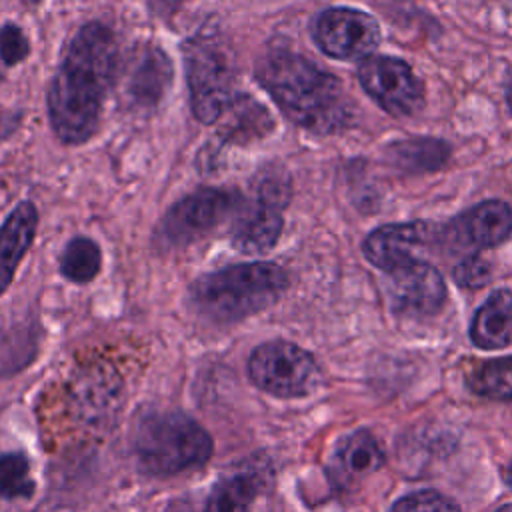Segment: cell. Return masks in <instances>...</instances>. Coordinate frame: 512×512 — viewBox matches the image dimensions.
I'll list each match as a JSON object with an SVG mask.
<instances>
[{
	"label": "cell",
	"instance_id": "1",
	"mask_svg": "<svg viewBox=\"0 0 512 512\" xmlns=\"http://www.w3.org/2000/svg\"><path fill=\"white\" fill-rule=\"evenodd\" d=\"M114 32L102 22L82 24L68 40L50 80L46 108L52 132L66 146L90 140L102 118V106L118 66Z\"/></svg>",
	"mask_w": 512,
	"mask_h": 512
},
{
	"label": "cell",
	"instance_id": "2",
	"mask_svg": "<svg viewBox=\"0 0 512 512\" xmlns=\"http://www.w3.org/2000/svg\"><path fill=\"white\" fill-rule=\"evenodd\" d=\"M254 76L280 112L308 132L332 134L352 120L342 82L286 46L266 48L256 60Z\"/></svg>",
	"mask_w": 512,
	"mask_h": 512
},
{
	"label": "cell",
	"instance_id": "3",
	"mask_svg": "<svg viewBox=\"0 0 512 512\" xmlns=\"http://www.w3.org/2000/svg\"><path fill=\"white\" fill-rule=\"evenodd\" d=\"M288 282V272L274 262L232 264L196 278L188 304L210 322L232 324L272 306Z\"/></svg>",
	"mask_w": 512,
	"mask_h": 512
},
{
	"label": "cell",
	"instance_id": "4",
	"mask_svg": "<svg viewBox=\"0 0 512 512\" xmlns=\"http://www.w3.org/2000/svg\"><path fill=\"white\" fill-rule=\"evenodd\" d=\"M212 438L192 416L178 410L142 414L132 430V450L152 476H174L198 468L212 456Z\"/></svg>",
	"mask_w": 512,
	"mask_h": 512
},
{
	"label": "cell",
	"instance_id": "5",
	"mask_svg": "<svg viewBox=\"0 0 512 512\" xmlns=\"http://www.w3.org/2000/svg\"><path fill=\"white\" fill-rule=\"evenodd\" d=\"M190 110L202 124H216L234 100L236 60L218 32H198L182 48Z\"/></svg>",
	"mask_w": 512,
	"mask_h": 512
},
{
	"label": "cell",
	"instance_id": "6",
	"mask_svg": "<svg viewBox=\"0 0 512 512\" xmlns=\"http://www.w3.org/2000/svg\"><path fill=\"white\" fill-rule=\"evenodd\" d=\"M292 186L284 168H264L252 184L248 198L242 196L232 214L230 240L236 250L258 256L272 250L284 228V210Z\"/></svg>",
	"mask_w": 512,
	"mask_h": 512
},
{
	"label": "cell",
	"instance_id": "7",
	"mask_svg": "<svg viewBox=\"0 0 512 512\" xmlns=\"http://www.w3.org/2000/svg\"><path fill=\"white\" fill-rule=\"evenodd\" d=\"M248 378L276 398H304L318 390L322 372L316 358L288 340H268L248 358Z\"/></svg>",
	"mask_w": 512,
	"mask_h": 512
},
{
	"label": "cell",
	"instance_id": "8",
	"mask_svg": "<svg viewBox=\"0 0 512 512\" xmlns=\"http://www.w3.org/2000/svg\"><path fill=\"white\" fill-rule=\"evenodd\" d=\"M242 196L234 190L200 188L174 202L154 228L158 250H178L200 240L232 216Z\"/></svg>",
	"mask_w": 512,
	"mask_h": 512
},
{
	"label": "cell",
	"instance_id": "9",
	"mask_svg": "<svg viewBox=\"0 0 512 512\" xmlns=\"http://www.w3.org/2000/svg\"><path fill=\"white\" fill-rule=\"evenodd\" d=\"M364 92L396 118L414 116L424 106V84L414 70L392 56H368L358 64Z\"/></svg>",
	"mask_w": 512,
	"mask_h": 512
},
{
	"label": "cell",
	"instance_id": "10",
	"mask_svg": "<svg viewBox=\"0 0 512 512\" xmlns=\"http://www.w3.org/2000/svg\"><path fill=\"white\" fill-rule=\"evenodd\" d=\"M316 46L332 58L356 60L368 58L380 44V24L368 12L334 6L322 10L312 24Z\"/></svg>",
	"mask_w": 512,
	"mask_h": 512
},
{
	"label": "cell",
	"instance_id": "11",
	"mask_svg": "<svg viewBox=\"0 0 512 512\" xmlns=\"http://www.w3.org/2000/svg\"><path fill=\"white\" fill-rule=\"evenodd\" d=\"M388 296L394 312L402 316H432L446 302L442 274L424 260H414L388 272Z\"/></svg>",
	"mask_w": 512,
	"mask_h": 512
},
{
	"label": "cell",
	"instance_id": "12",
	"mask_svg": "<svg viewBox=\"0 0 512 512\" xmlns=\"http://www.w3.org/2000/svg\"><path fill=\"white\" fill-rule=\"evenodd\" d=\"M70 394L78 420L88 428L104 430L122 408V378L112 368L90 366L74 378Z\"/></svg>",
	"mask_w": 512,
	"mask_h": 512
},
{
	"label": "cell",
	"instance_id": "13",
	"mask_svg": "<svg viewBox=\"0 0 512 512\" xmlns=\"http://www.w3.org/2000/svg\"><path fill=\"white\" fill-rule=\"evenodd\" d=\"M426 234L428 228L424 222L384 224L364 238L362 252L372 266L388 274L418 260L416 250L426 244Z\"/></svg>",
	"mask_w": 512,
	"mask_h": 512
},
{
	"label": "cell",
	"instance_id": "14",
	"mask_svg": "<svg viewBox=\"0 0 512 512\" xmlns=\"http://www.w3.org/2000/svg\"><path fill=\"white\" fill-rule=\"evenodd\" d=\"M172 80V64L158 46L138 48L124 68V94L138 108H154Z\"/></svg>",
	"mask_w": 512,
	"mask_h": 512
},
{
	"label": "cell",
	"instance_id": "15",
	"mask_svg": "<svg viewBox=\"0 0 512 512\" xmlns=\"http://www.w3.org/2000/svg\"><path fill=\"white\" fill-rule=\"evenodd\" d=\"M450 232L464 246L494 248L512 234V208L504 200H484L458 214Z\"/></svg>",
	"mask_w": 512,
	"mask_h": 512
},
{
	"label": "cell",
	"instance_id": "16",
	"mask_svg": "<svg viewBox=\"0 0 512 512\" xmlns=\"http://www.w3.org/2000/svg\"><path fill=\"white\" fill-rule=\"evenodd\" d=\"M382 466L384 450L376 436L370 430H356L338 442L330 464V476L338 486L350 488Z\"/></svg>",
	"mask_w": 512,
	"mask_h": 512
},
{
	"label": "cell",
	"instance_id": "17",
	"mask_svg": "<svg viewBox=\"0 0 512 512\" xmlns=\"http://www.w3.org/2000/svg\"><path fill=\"white\" fill-rule=\"evenodd\" d=\"M38 230V210L32 200L18 202L0 224V294L12 284L14 274L28 254Z\"/></svg>",
	"mask_w": 512,
	"mask_h": 512
},
{
	"label": "cell",
	"instance_id": "18",
	"mask_svg": "<svg viewBox=\"0 0 512 512\" xmlns=\"http://www.w3.org/2000/svg\"><path fill=\"white\" fill-rule=\"evenodd\" d=\"M470 340L482 350L506 348L512 342V290H494L470 322Z\"/></svg>",
	"mask_w": 512,
	"mask_h": 512
},
{
	"label": "cell",
	"instance_id": "19",
	"mask_svg": "<svg viewBox=\"0 0 512 512\" xmlns=\"http://www.w3.org/2000/svg\"><path fill=\"white\" fill-rule=\"evenodd\" d=\"M218 122H222L220 136L230 144L262 138L274 126L268 110L248 94H236Z\"/></svg>",
	"mask_w": 512,
	"mask_h": 512
},
{
	"label": "cell",
	"instance_id": "20",
	"mask_svg": "<svg viewBox=\"0 0 512 512\" xmlns=\"http://www.w3.org/2000/svg\"><path fill=\"white\" fill-rule=\"evenodd\" d=\"M388 160L402 172L422 174L440 170L450 158V146L438 138H408L398 140L386 150Z\"/></svg>",
	"mask_w": 512,
	"mask_h": 512
},
{
	"label": "cell",
	"instance_id": "21",
	"mask_svg": "<svg viewBox=\"0 0 512 512\" xmlns=\"http://www.w3.org/2000/svg\"><path fill=\"white\" fill-rule=\"evenodd\" d=\"M264 474L238 472L220 480L204 506V512H250V504L260 490Z\"/></svg>",
	"mask_w": 512,
	"mask_h": 512
},
{
	"label": "cell",
	"instance_id": "22",
	"mask_svg": "<svg viewBox=\"0 0 512 512\" xmlns=\"http://www.w3.org/2000/svg\"><path fill=\"white\" fill-rule=\"evenodd\" d=\"M466 386L482 398L512 400V356L476 362L466 370Z\"/></svg>",
	"mask_w": 512,
	"mask_h": 512
},
{
	"label": "cell",
	"instance_id": "23",
	"mask_svg": "<svg viewBox=\"0 0 512 512\" xmlns=\"http://www.w3.org/2000/svg\"><path fill=\"white\" fill-rule=\"evenodd\" d=\"M58 266L66 280L86 284L94 280L102 268V250L92 238L76 236L64 246Z\"/></svg>",
	"mask_w": 512,
	"mask_h": 512
},
{
	"label": "cell",
	"instance_id": "24",
	"mask_svg": "<svg viewBox=\"0 0 512 512\" xmlns=\"http://www.w3.org/2000/svg\"><path fill=\"white\" fill-rule=\"evenodd\" d=\"M34 494V480L30 478V464L22 452H8L0 456V498L18 500Z\"/></svg>",
	"mask_w": 512,
	"mask_h": 512
},
{
	"label": "cell",
	"instance_id": "25",
	"mask_svg": "<svg viewBox=\"0 0 512 512\" xmlns=\"http://www.w3.org/2000/svg\"><path fill=\"white\" fill-rule=\"evenodd\" d=\"M392 512H460V506L440 492L420 490L400 498Z\"/></svg>",
	"mask_w": 512,
	"mask_h": 512
},
{
	"label": "cell",
	"instance_id": "26",
	"mask_svg": "<svg viewBox=\"0 0 512 512\" xmlns=\"http://www.w3.org/2000/svg\"><path fill=\"white\" fill-rule=\"evenodd\" d=\"M30 54V42L24 30L12 22L0 28V60L4 66H14L26 60Z\"/></svg>",
	"mask_w": 512,
	"mask_h": 512
},
{
	"label": "cell",
	"instance_id": "27",
	"mask_svg": "<svg viewBox=\"0 0 512 512\" xmlns=\"http://www.w3.org/2000/svg\"><path fill=\"white\" fill-rule=\"evenodd\" d=\"M454 280L468 290L482 288L490 280V264L480 256H468L454 268Z\"/></svg>",
	"mask_w": 512,
	"mask_h": 512
},
{
	"label": "cell",
	"instance_id": "28",
	"mask_svg": "<svg viewBox=\"0 0 512 512\" xmlns=\"http://www.w3.org/2000/svg\"><path fill=\"white\" fill-rule=\"evenodd\" d=\"M186 0H150V10L158 18H170Z\"/></svg>",
	"mask_w": 512,
	"mask_h": 512
},
{
	"label": "cell",
	"instance_id": "29",
	"mask_svg": "<svg viewBox=\"0 0 512 512\" xmlns=\"http://www.w3.org/2000/svg\"><path fill=\"white\" fill-rule=\"evenodd\" d=\"M36 512H72V510L62 506V504H58V502H46L44 506H38Z\"/></svg>",
	"mask_w": 512,
	"mask_h": 512
},
{
	"label": "cell",
	"instance_id": "30",
	"mask_svg": "<svg viewBox=\"0 0 512 512\" xmlns=\"http://www.w3.org/2000/svg\"><path fill=\"white\" fill-rule=\"evenodd\" d=\"M504 480H506V484L512 488V460L506 464V468H504Z\"/></svg>",
	"mask_w": 512,
	"mask_h": 512
},
{
	"label": "cell",
	"instance_id": "31",
	"mask_svg": "<svg viewBox=\"0 0 512 512\" xmlns=\"http://www.w3.org/2000/svg\"><path fill=\"white\" fill-rule=\"evenodd\" d=\"M506 100H508V106H510V110H512V76H510V80H508V84H506Z\"/></svg>",
	"mask_w": 512,
	"mask_h": 512
},
{
	"label": "cell",
	"instance_id": "32",
	"mask_svg": "<svg viewBox=\"0 0 512 512\" xmlns=\"http://www.w3.org/2000/svg\"><path fill=\"white\" fill-rule=\"evenodd\" d=\"M494 512H512V504H504V506H500V508H496Z\"/></svg>",
	"mask_w": 512,
	"mask_h": 512
},
{
	"label": "cell",
	"instance_id": "33",
	"mask_svg": "<svg viewBox=\"0 0 512 512\" xmlns=\"http://www.w3.org/2000/svg\"><path fill=\"white\" fill-rule=\"evenodd\" d=\"M26 6H36V4H40L42 0H22Z\"/></svg>",
	"mask_w": 512,
	"mask_h": 512
},
{
	"label": "cell",
	"instance_id": "34",
	"mask_svg": "<svg viewBox=\"0 0 512 512\" xmlns=\"http://www.w3.org/2000/svg\"><path fill=\"white\" fill-rule=\"evenodd\" d=\"M2 66H4V62L0 60V80H2V76H4V72H2Z\"/></svg>",
	"mask_w": 512,
	"mask_h": 512
}]
</instances>
